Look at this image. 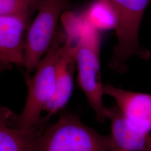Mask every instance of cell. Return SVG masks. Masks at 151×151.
<instances>
[{
  "mask_svg": "<svg viewBox=\"0 0 151 151\" xmlns=\"http://www.w3.org/2000/svg\"><path fill=\"white\" fill-rule=\"evenodd\" d=\"M31 16L0 15V68L11 69L13 65L24 66L25 54V32L31 24Z\"/></svg>",
  "mask_w": 151,
  "mask_h": 151,
  "instance_id": "7",
  "label": "cell"
},
{
  "mask_svg": "<svg viewBox=\"0 0 151 151\" xmlns=\"http://www.w3.org/2000/svg\"><path fill=\"white\" fill-rule=\"evenodd\" d=\"M16 115L6 108L0 111V151H33L34 143L43 131L40 123L30 129H22L15 122Z\"/></svg>",
  "mask_w": 151,
  "mask_h": 151,
  "instance_id": "10",
  "label": "cell"
},
{
  "mask_svg": "<svg viewBox=\"0 0 151 151\" xmlns=\"http://www.w3.org/2000/svg\"><path fill=\"white\" fill-rule=\"evenodd\" d=\"M72 6L70 0H41L38 14L27 30L24 67L27 76L35 70L59 29L58 22L63 11Z\"/></svg>",
  "mask_w": 151,
  "mask_h": 151,
  "instance_id": "5",
  "label": "cell"
},
{
  "mask_svg": "<svg viewBox=\"0 0 151 151\" xmlns=\"http://www.w3.org/2000/svg\"><path fill=\"white\" fill-rule=\"evenodd\" d=\"M118 16L116 35L118 43L109 62L110 68L118 73L128 70L127 61L134 55L147 59L150 54L141 48L139 30L143 14L151 0H108Z\"/></svg>",
  "mask_w": 151,
  "mask_h": 151,
  "instance_id": "4",
  "label": "cell"
},
{
  "mask_svg": "<svg viewBox=\"0 0 151 151\" xmlns=\"http://www.w3.org/2000/svg\"><path fill=\"white\" fill-rule=\"evenodd\" d=\"M81 19L80 37L76 44L77 81L96 114L97 120L104 123L108 119V108L104 106L103 101L104 94L100 71V32L87 24L81 16Z\"/></svg>",
  "mask_w": 151,
  "mask_h": 151,
  "instance_id": "3",
  "label": "cell"
},
{
  "mask_svg": "<svg viewBox=\"0 0 151 151\" xmlns=\"http://www.w3.org/2000/svg\"><path fill=\"white\" fill-rule=\"evenodd\" d=\"M111 136L119 151H151L150 132L137 129L124 117L118 106L108 108Z\"/></svg>",
  "mask_w": 151,
  "mask_h": 151,
  "instance_id": "9",
  "label": "cell"
},
{
  "mask_svg": "<svg viewBox=\"0 0 151 151\" xmlns=\"http://www.w3.org/2000/svg\"><path fill=\"white\" fill-rule=\"evenodd\" d=\"M33 151H119L111 135H102L75 114L65 113L38 135Z\"/></svg>",
  "mask_w": 151,
  "mask_h": 151,
  "instance_id": "2",
  "label": "cell"
},
{
  "mask_svg": "<svg viewBox=\"0 0 151 151\" xmlns=\"http://www.w3.org/2000/svg\"><path fill=\"white\" fill-rule=\"evenodd\" d=\"M66 39V32L59 28L34 76H27V99L22 113L15 119L18 128L30 129L40 123L42 112L54 95L57 67Z\"/></svg>",
  "mask_w": 151,
  "mask_h": 151,
  "instance_id": "1",
  "label": "cell"
},
{
  "mask_svg": "<svg viewBox=\"0 0 151 151\" xmlns=\"http://www.w3.org/2000/svg\"><path fill=\"white\" fill-rule=\"evenodd\" d=\"M62 22L67 34V39L57 65L54 95L44 109L48 112L43 118L46 122L66 105L73 88V77L77 65L76 45H74V43L79 38V29L75 17L71 12L63 14Z\"/></svg>",
  "mask_w": 151,
  "mask_h": 151,
  "instance_id": "6",
  "label": "cell"
},
{
  "mask_svg": "<svg viewBox=\"0 0 151 151\" xmlns=\"http://www.w3.org/2000/svg\"><path fill=\"white\" fill-rule=\"evenodd\" d=\"M104 95L115 99L124 117L137 129L151 132V94L129 91L103 85Z\"/></svg>",
  "mask_w": 151,
  "mask_h": 151,
  "instance_id": "8",
  "label": "cell"
},
{
  "mask_svg": "<svg viewBox=\"0 0 151 151\" xmlns=\"http://www.w3.org/2000/svg\"><path fill=\"white\" fill-rule=\"evenodd\" d=\"M41 0H0V15H24L32 17Z\"/></svg>",
  "mask_w": 151,
  "mask_h": 151,
  "instance_id": "12",
  "label": "cell"
},
{
  "mask_svg": "<svg viewBox=\"0 0 151 151\" xmlns=\"http://www.w3.org/2000/svg\"><path fill=\"white\" fill-rule=\"evenodd\" d=\"M85 22L98 31L116 30L118 16L108 0H95L81 15Z\"/></svg>",
  "mask_w": 151,
  "mask_h": 151,
  "instance_id": "11",
  "label": "cell"
}]
</instances>
